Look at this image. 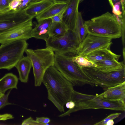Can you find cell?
Here are the masks:
<instances>
[{
	"mask_svg": "<svg viewBox=\"0 0 125 125\" xmlns=\"http://www.w3.org/2000/svg\"><path fill=\"white\" fill-rule=\"evenodd\" d=\"M14 118L13 116L9 114H0V120L4 121Z\"/></svg>",
	"mask_w": 125,
	"mask_h": 125,
	"instance_id": "d6a6232c",
	"label": "cell"
},
{
	"mask_svg": "<svg viewBox=\"0 0 125 125\" xmlns=\"http://www.w3.org/2000/svg\"><path fill=\"white\" fill-rule=\"evenodd\" d=\"M21 1L20 0H13L10 2L9 5L10 10H16L17 7L20 5Z\"/></svg>",
	"mask_w": 125,
	"mask_h": 125,
	"instance_id": "f546056e",
	"label": "cell"
},
{
	"mask_svg": "<svg viewBox=\"0 0 125 125\" xmlns=\"http://www.w3.org/2000/svg\"><path fill=\"white\" fill-rule=\"evenodd\" d=\"M54 2H68L69 0H52Z\"/></svg>",
	"mask_w": 125,
	"mask_h": 125,
	"instance_id": "8d00e7d4",
	"label": "cell"
},
{
	"mask_svg": "<svg viewBox=\"0 0 125 125\" xmlns=\"http://www.w3.org/2000/svg\"><path fill=\"white\" fill-rule=\"evenodd\" d=\"M4 95V94H3L0 92V98Z\"/></svg>",
	"mask_w": 125,
	"mask_h": 125,
	"instance_id": "ab89813d",
	"label": "cell"
},
{
	"mask_svg": "<svg viewBox=\"0 0 125 125\" xmlns=\"http://www.w3.org/2000/svg\"><path fill=\"white\" fill-rule=\"evenodd\" d=\"M20 0V1H23V0Z\"/></svg>",
	"mask_w": 125,
	"mask_h": 125,
	"instance_id": "7bdbcfd3",
	"label": "cell"
},
{
	"mask_svg": "<svg viewBox=\"0 0 125 125\" xmlns=\"http://www.w3.org/2000/svg\"><path fill=\"white\" fill-rule=\"evenodd\" d=\"M32 67L31 62L28 57L23 56L18 62L15 67L19 73V79L22 82L27 83Z\"/></svg>",
	"mask_w": 125,
	"mask_h": 125,
	"instance_id": "ac0fdd59",
	"label": "cell"
},
{
	"mask_svg": "<svg viewBox=\"0 0 125 125\" xmlns=\"http://www.w3.org/2000/svg\"><path fill=\"white\" fill-rule=\"evenodd\" d=\"M108 0L112 8L113 7L114 5L116 3L118 2H121V0Z\"/></svg>",
	"mask_w": 125,
	"mask_h": 125,
	"instance_id": "e575fe53",
	"label": "cell"
},
{
	"mask_svg": "<svg viewBox=\"0 0 125 125\" xmlns=\"http://www.w3.org/2000/svg\"><path fill=\"white\" fill-rule=\"evenodd\" d=\"M42 0H31L30 3H34L41 1Z\"/></svg>",
	"mask_w": 125,
	"mask_h": 125,
	"instance_id": "74e56055",
	"label": "cell"
},
{
	"mask_svg": "<svg viewBox=\"0 0 125 125\" xmlns=\"http://www.w3.org/2000/svg\"><path fill=\"white\" fill-rule=\"evenodd\" d=\"M25 52L31 62L34 85L40 86L46 70L49 67L54 65L55 53L52 50L47 47L34 50L27 49Z\"/></svg>",
	"mask_w": 125,
	"mask_h": 125,
	"instance_id": "5b68a950",
	"label": "cell"
},
{
	"mask_svg": "<svg viewBox=\"0 0 125 125\" xmlns=\"http://www.w3.org/2000/svg\"><path fill=\"white\" fill-rule=\"evenodd\" d=\"M77 33L81 43L84 39L88 33L84 24L81 12H79L75 31Z\"/></svg>",
	"mask_w": 125,
	"mask_h": 125,
	"instance_id": "7402d4cb",
	"label": "cell"
},
{
	"mask_svg": "<svg viewBox=\"0 0 125 125\" xmlns=\"http://www.w3.org/2000/svg\"><path fill=\"white\" fill-rule=\"evenodd\" d=\"M70 100L74 102L75 107L59 115V117H62L73 112L85 109H104L123 111L125 110V102L104 100L97 95L84 94L75 90Z\"/></svg>",
	"mask_w": 125,
	"mask_h": 125,
	"instance_id": "3957f363",
	"label": "cell"
},
{
	"mask_svg": "<svg viewBox=\"0 0 125 125\" xmlns=\"http://www.w3.org/2000/svg\"><path fill=\"white\" fill-rule=\"evenodd\" d=\"M36 120L42 125H46L50 121V120L49 118L43 117H36Z\"/></svg>",
	"mask_w": 125,
	"mask_h": 125,
	"instance_id": "4dcf8cb0",
	"label": "cell"
},
{
	"mask_svg": "<svg viewBox=\"0 0 125 125\" xmlns=\"http://www.w3.org/2000/svg\"><path fill=\"white\" fill-rule=\"evenodd\" d=\"M68 29L62 22L52 23L49 32V37L58 38L63 36Z\"/></svg>",
	"mask_w": 125,
	"mask_h": 125,
	"instance_id": "44dd1931",
	"label": "cell"
},
{
	"mask_svg": "<svg viewBox=\"0 0 125 125\" xmlns=\"http://www.w3.org/2000/svg\"><path fill=\"white\" fill-rule=\"evenodd\" d=\"M18 79L17 76L12 73L6 74L0 79V92L4 94L9 89H17Z\"/></svg>",
	"mask_w": 125,
	"mask_h": 125,
	"instance_id": "ffe728a7",
	"label": "cell"
},
{
	"mask_svg": "<svg viewBox=\"0 0 125 125\" xmlns=\"http://www.w3.org/2000/svg\"><path fill=\"white\" fill-rule=\"evenodd\" d=\"M42 83L47 90L48 99L60 111L65 112L64 105L70 100L74 91L72 83L54 65L46 70Z\"/></svg>",
	"mask_w": 125,
	"mask_h": 125,
	"instance_id": "6da1fadb",
	"label": "cell"
},
{
	"mask_svg": "<svg viewBox=\"0 0 125 125\" xmlns=\"http://www.w3.org/2000/svg\"><path fill=\"white\" fill-rule=\"evenodd\" d=\"M66 7L57 14L51 18L52 20V22L57 23L62 22L63 14Z\"/></svg>",
	"mask_w": 125,
	"mask_h": 125,
	"instance_id": "4316f807",
	"label": "cell"
},
{
	"mask_svg": "<svg viewBox=\"0 0 125 125\" xmlns=\"http://www.w3.org/2000/svg\"><path fill=\"white\" fill-rule=\"evenodd\" d=\"M120 2H117L115 3L112 8L113 14L119 18H122L123 17L122 12L120 11Z\"/></svg>",
	"mask_w": 125,
	"mask_h": 125,
	"instance_id": "d4e9b609",
	"label": "cell"
},
{
	"mask_svg": "<svg viewBox=\"0 0 125 125\" xmlns=\"http://www.w3.org/2000/svg\"><path fill=\"white\" fill-rule=\"evenodd\" d=\"M65 104L66 107L69 109H73L75 106L74 102L70 100L67 102Z\"/></svg>",
	"mask_w": 125,
	"mask_h": 125,
	"instance_id": "836d02e7",
	"label": "cell"
},
{
	"mask_svg": "<svg viewBox=\"0 0 125 125\" xmlns=\"http://www.w3.org/2000/svg\"><path fill=\"white\" fill-rule=\"evenodd\" d=\"M120 55L113 52L109 48L99 49L87 55L85 57L94 62L107 59H115L118 60Z\"/></svg>",
	"mask_w": 125,
	"mask_h": 125,
	"instance_id": "9a60e30c",
	"label": "cell"
},
{
	"mask_svg": "<svg viewBox=\"0 0 125 125\" xmlns=\"http://www.w3.org/2000/svg\"><path fill=\"white\" fill-rule=\"evenodd\" d=\"M114 122L113 120L111 119L108 121L106 125H113Z\"/></svg>",
	"mask_w": 125,
	"mask_h": 125,
	"instance_id": "d590c367",
	"label": "cell"
},
{
	"mask_svg": "<svg viewBox=\"0 0 125 125\" xmlns=\"http://www.w3.org/2000/svg\"><path fill=\"white\" fill-rule=\"evenodd\" d=\"M94 63L96 65L95 67L104 72L118 71L125 68V62L124 61L119 62L115 59H107Z\"/></svg>",
	"mask_w": 125,
	"mask_h": 125,
	"instance_id": "e0dca14e",
	"label": "cell"
},
{
	"mask_svg": "<svg viewBox=\"0 0 125 125\" xmlns=\"http://www.w3.org/2000/svg\"><path fill=\"white\" fill-rule=\"evenodd\" d=\"M123 24L121 18L108 11L84 22L88 34L112 39L122 37Z\"/></svg>",
	"mask_w": 125,
	"mask_h": 125,
	"instance_id": "7a4b0ae2",
	"label": "cell"
},
{
	"mask_svg": "<svg viewBox=\"0 0 125 125\" xmlns=\"http://www.w3.org/2000/svg\"><path fill=\"white\" fill-rule=\"evenodd\" d=\"M45 41L46 47L55 53L72 57L78 55L81 42L75 31L68 30L62 36L56 38L49 37Z\"/></svg>",
	"mask_w": 125,
	"mask_h": 125,
	"instance_id": "8992f818",
	"label": "cell"
},
{
	"mask_svg": "<svg viewBox=\"0 0 125 125\" xmlns=\"http://www.w3.org/2000/svg\"><path fill=\"white\" fill-rule=\"evenodd\" d=\"M11 90L9 91L6 94L0 98V109L7 105L11 104L8 101L9 95Z\"/></svg>",
	"mask_w": 125,
	"mask_h": 125,
	"instance_id": "484cf974",
	"label": "cell"
},
{
	"mask_svg": "<svg viewBox=\"0 0 125 125\" xmlns=\"http://www.w3.org/2000/svg\"><path fill=\"white\" fill-rule=\"evenodd\" d=\"M122 7H125V0H121Z\"/></svg>",
	"mask_w": 125,
	"mask_h": 125,
	"instance_id": "f35d334b",
	"label": "cell"
},
{
	"mask_svg": "<svg viewBox=\"0 0 125 125\" xmlns=\"http://www.w3.org/2000/svg\"><path fill=\"white\" fill-rule=\"evenodd\" d=\"M121 114V113H116L111 114L99 122L95 123V125H106L107 122L109 120H113L118 117Z\"/></svg>",
	"mask_w": 125,
	"mask_h": 125,
	"instance_id": "cb8c5ba5",
	"label": "cell"
},
{
	"mask_svg": "<svg viewBox=\"0 0 125 125\" xmlns=\"http://www.w3.org/2000/svg\"><path fill=\"white\" fill-rule=\"evenodd\" d=\"M72 60L81 67H95L96 66L94 62L81 56L77 55L74 56L73 57Z\"/></svg>",
	"mask_w": 125,
	"mask_h": 125,
	"instance_id": "603a6c76",
	"label": "cell"
},
{
	"mask_svg": "<svg viewBox=\"0 0 125 125\" xmlns=\"http://www.w3.org/2000/svg\"><path fill=\"white\" fill-rule=\"evenodd\" d=\"M52 21L51 18L42 20L38 22L31 32V37L45 41L49 37Z\"/></svg>",
	"mask_w": 125,
	"mask_h": 125,
	"instance_id": "5bb4252c",
	"label": "cell"
},
{
	"mask_svg": "<svg viewBox=\"0 0 125 125\" xmlns=\"http://www.w3.org/2000/svg\"><path fill=\"white\" fill-rule=\"evenodd\" d=\"M112 39L88 34L80 43L77 54L85 57L90 53L102 49L109 48Z\"/></svg>",
	"mask_w": 125,
	"mask_h": 125,
	"instance_id": "30bf717a",
	"label": "cell"
},
{
	"mask_svg": "<svg viewBox=\"0 0 125 125\" xmlns=\"http://www.w3.org/2000/svg\"><path fill=\"white\" fill-rule=\"evenodd\" d=\"M32 19L0 35V43L5 44L17 40H27L32 38Z\"/></svg>",
	"mask_w": 125,
	"mask_h": 125,
	"instance_id": "8fae6325",
	"label": "cell"
},
{
	"mask_svg": "<svg viewBox=\"0 0 125 125\" xmlns=\"http://www.w3.org/2000/svg\"><path fill=\"white\" fill-rule=\"evenodd\" d=\"M73 57L55 53L54 66L73 86H81L88 84L96 86L82 68L73 61Z\"/></svg>",
	"mask_w": 125,
	"mask_h": 125,
	"instance_id": "277c9868",
	"label": "cell"
},
{
	"mask_svg": "<svg viewBox=\"0 0 125 125\" xmlns=\"http://www.w3.org/2000/svg\"><path fill=\"white\" fill-rule=\"evenodd\" d=\"M81 68L96 86L101 87L104 90L125 81V68L111 72L103 71L94 67Z\"/></svg>",
	"mask_w": 125,
	"mask_h": 125,
	"instance_id": "ba28073f",
	"label": "cell"
},
{
	"mask_svg": "<svg viewBox=\"0 0 125 125\" xmlns=\"http://www.w3.org/2000/svg\"><path fill=\"white\" fill-rule=\"evenodd\" d=\"M22 125H42V124L33 120L31 117L24 120L22 121Z\"/></svg>",
	"mask_w": 125,
	"mask_h": 125,
	"instance_id": "83f0119b",
	"label": "cell"
},
{
	"mask_svg": "<svg viewBox=\"0 0 125 125\" xmlns=\"http://www.w3.org/2000/svg\"><path fill=\"white\" fill-rule=\"evenodd\" d=\"M13 0H10V2L11 1Z\"/></svg>",
	"mask_w": 125,
	"mask_h": 125,
	"instance_id": "b9f144b4",
	"label": "cell"
},
{
	"mask_svg": "<svg viewBox=\"0 0 125 125\" xmlns=\"http://www.w3.org/2000/svg\"><path fill=\"white\" fill-rule=\"evenodd\" d=\"M80 0H69L63 14L62 22L68 30L75 31Z\"/></svg>",
	"mask_w": 125,
	"mask_h": 125,
	"instance_id": "7c38bea8",
	"label": "cell"
},
{
	"mask_svg": "<svg viewBox=\"0 0 125 125\" xmlns=\"http://www.w3.org/2000/svg\"><path fill=\"white\" fill-rule=\"evenodd\" d=\"M104 91L97 96L104 100L125 102V81Z\"/></svg>",
	"mask_w": 125,
	"mask_h": 125,
	"instance_id": "4fadbf2b",
	"label": "cell"
},
{
	"mask_svg": "<svg viewBox=\"0 0 125 125\" xmlns=\"http://www.w3.org/2000/svg\"><path fill=\"white\" fill-rule=\"evenodd\" d=\"M31 0H24L21 1V4L18 6L16 10H19L26 8L30 4Z\"/></svg>",
	"mask_w": 125,
	"mask_h": 125,
	"instance_id": "1f68e13d",
	"label": "cell"
},
{
	"mask_svg": "<svg viewBox=\"0 0 125 125\" xmlns=\"http://www.w3.org/2000/svg\"><path fill=\"white\" fill-rule=\"evenodd\" d=\"M26 8L0 11V35L33 19L26 13Z\"/></svg>",
	"mask_w": 125,
	"mask_h": 125,
	"instance_id": "9c48e42d",
	"label": "cell"
},
{
	"mask_svg": "<svg viewBox=\"0 0 125 125\" xmlns=\"http://www.w3.org/2000/svg\"><path fill=\"white\" fill-rule=\"evenodd\" d=\"M84 0H80V2H82Z\"/></svg>",
	"mask_w": 125,
	"mask_h": 125,
	"instance_id": "60d3db41",
	"label": "cell"
},
{
	"mask_svg": "<svg viewBox=\"0 0 125 125\" xmlns=\"http://www.w3.org/2000/svg\"><path fill=\"white\" fill-rule=\"evenodd\" d=\"M10 0H0V11L9 10Z\"/></svg>",
	"mask_w": 125,
	"mask_h": 125,
	"instance_id": "f1b7e54d",
	"label": "cell"
},
{
	"mask_svg": "<svg viewBox=\"0 0 125 125\" xmlns=\"http://www.w3.org/2000/svg\"><path fill=\"white\" fill-rule=\"evenodd\" d=\"M55 2L52 0H42L38 2L30 3L26 8V13L33 19L43 12Z\"/></svg>",
	"mask_w": 125,
	"mask_h": 125,
	"instance_id": "2e32d148",
	"label": "cell"
},
{
	"mask_svg": "<svg viewBox=\"0 0 125 125\" xmlns=\"http://www.w3.org/2000/svg\"><path fill=\"white\" fill-rule=\"evenodd\" d=\"M69 1L66 2H55L43 12L35 17L38 22L51 18L57 14L67 7Z\"/></svg>",
	"mask_w": 125,
	"mask_h": 125,
	"instance_id": "d6986e66",
	"label": "cell"
},
{
	"mask_svg": "<svg viewBox=\"0 0 125 125\" xmlns=\"http://www.w3.org/2000/svg\"><path fill=\"white\" fill-rule=\"evenodd\" d=\"M28 44L21 40L1 44L0 46V69L10 70L23 56Z\"/></svg>",
	"mask_w": 125,
	"mask_h": 125,
	"instance_id": "52a82bcc",
	"label": "cell"
}]
</instances>
